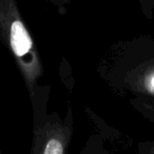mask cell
Segmentation results:
<instances>
[{
	"mask_svg": "<svg viewBox=\"0 0 154 154\" xmlns=\"http://www.w3.org/2000/svg\"><path fill=\"white\" fill-rule=\"evenodd\" d=\"M100 73L116 94L154 103V38L143 35L115 43Z\"/></svg>",
	"mask_w": 154,
	"mask_h": 154,
	"instance_id": "1",
	"label": "cell"
},
{
	"mask_svg": "<svg viewBox=\"0 0 154 154\" xmlns=\"http://www.w3.org/2000/svg\"><path fill=\"white\" fill-rule=\"evenodd\" d=\"M0 41L12 54L33 98L45 70L16 0H0Z\"/></svg>",
	"mask_w": 154,
	"mask_h": 154,
	"instance_id": "2",
	"label": "cell"
},
{
	"mask_svg": "<svg viewBox=\"0 0 154 154\" xmlns=\"http://www.w3.org/2000/svg\"><path fill=\"white\" fill-rule=\"evenodd\" d=\"M73 133L72 114L69 119L60 120L59 116L47 117L40 122H35L32 153L63 154L68 150Z\"/></svg>",
	"mask_w": 154,
	"mask_h": 154,
	"instance_id": "3",
	"label": "cell"
},
{
	"mask_svg": "<svg viewBox=\"0 0 154 154\" xmlns=\"http://www.w3.org/2000/svg\"><path fill=\"white\" fill-rule=\"evenodd\" d=\"M130 103L133 108L143 118L154 124V103L141 99H130Z\"/></svg>",
	"mask_w": 154,
	"mask_h": 154,
	"instance_id": "4",
	"label": "cell"
},
{
	"mask_svg": "<svg viewBox=\"0 0 154 154\" xmlns=\"http://www.w3.org/2000/svg\"><path fill=\"white\" fill-rule=\"evenodd\" d=\"M140 5V8L143 10V14L147 16L148 18L152 17V13H153L154 9V1L153 0H137Z\"/></svg>",
	"mask_w": 154,
	"mask_h": 154,
	"instance_id": "5",
	"label": "cell"
},
{
	"mask_svg": "<svg viewBox=\"0 0 154 154\" xmlns=\"http://www.w3.org/2000/svg\"><path fill=\"white\" fill-rule=\"evenodd\" d=\"M138 152L141 154H154V141H145L138 145Z\"/></svg>",
	"mask_w": 154,
	"mask_h": 154,
	"instance_id": "6",
	"label": "cell"
},
{
	"mask_svg": "<svg viewBox=\"0 0 154 154\" xmlns=\"http://www.w3.org/2000/svg\"><path fill=\"white\" fill-rule=\"evenodd\" d=\"M48 1L57 5V7H63V5H66L71 2V0H48Z\"/></svg>",
	"mask_w": 154,
	"mask_h": 154,
	"instance_id": "7",
	"label": "cell"
},
{
	"mask_svg": "<svg viewBox=\"0 0 154 154\" xmlns=\"http://www.w3.org/2000/svg\"><path fill=\"white\" fill-rule=\"evenodd\" d=\"M0 153H1V150H0Z\"/></svg>",
	"mask_w": 154,
	"mask_h": 154,
	"instance_id": "8",
	"label": "cell"
},
{
	"mask_svg": "<svg viewBox=\"0 0 154 154\" xmlns=\"http://www.w3.org/2000/svg\"><path fill=\"white\" fill-rule=\"evenodd\" d=\"M153 1H154V0H153Z\"/></svg>",
	"mask_w": 154,
	"mask_h": 154,
	"instance_id": "9",
	"label": "cell"
}]
</instances>
